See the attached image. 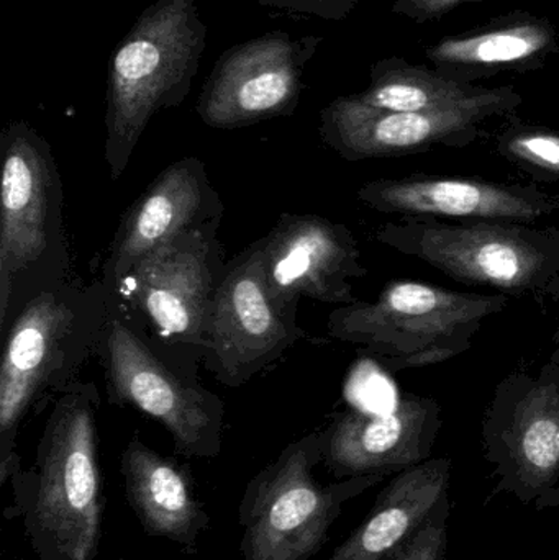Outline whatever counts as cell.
<instances>
[{
	"label": "cell",
	"mask_w": 559,
	"mask_h": 560,
	"mask_svg": "<svg viewBox=\"0 0 559 560\" xmlns=\"http://www.w3.org/2000/svg\"><path fill=\"white\" fill-rule=\"evenodd\" d=\"M496 153L538 183L559 184V130L511 115L494 135Z\"/></svg>",
	"instance_id": "7402d4cb"
},
{
	"label": "cell",
	"mask_w": 559,
	"mask_h": 560,
	"mask_svg": "<svg viewBox=\"0 0 559 560\" xmlns=\"http://www.w3.org/2000/svg\"><path fill=\"white\" fill-rule=\"evenodd\" d=\"M216 225L203 220L158 246L112 290L173 345L206 349L217 287Z\"/></svg>",
	"instance_id": "30bf717a"
},
{
	"label": "cell",
	"mask_w": 559,
	"mask_h": 560,
	"mask_svg": "<svg viewBox=\"0 0 559 560\" xmlns=\"http://www.w3.org/2000/svg\"><path fill=\"white\" fill-rule=\"evenodd\" d=\"M212 187L203 164L194 158L166 167L125 217L110 259L104 268V283L114 290L138 261L177 233L210 219L207 206Z\"/></svg>",
	"instance_id": "ac0fdd59"
},
{
	"label": "cell",
	"mask_w": 559,
	"mask_h": 560,
	"mask_svg": "<svg viewBox=\"0 0 559 560\" xmlns=\"http://www.w3.org/2000/svg\"><path fill=\"white\" fill-rule=\"evenodd\" d=\"M97 392H61L28 472L12 476L16 515L39 560H97L102 536V477L97 459Z\"/></svg>",
	"instance_id": "6da1fadb"
},
{
	"label": "cell",
	"mask_w": 559,
	"mask_h": 560,
	"mask_svg": "<svg viewBox=\"0 0 559 560\" xmlns=\"http://www.w3.org/2000/svg\"><path fill=\"white\" fill-rule=\"evenodd\" d=\"M545 299H550L551 302L558 303L559 305V275L557 278L551 280L550 285L547 287L544 293Z\"/></svg>",
	"instance_id": "484cf974"
},
{
	"label": "cell",
	"mask_w": 559,
	"mask_h": 560,
	"mask_svg": "<svg viewBox=\"0 0 559 560\" xmlns=\"http://www.w3.org/2000/svg\"><path fill=\"white\" fill-rule=\"evenodd\" d=\"M468 2H481V0H396L393 13L422 25V23L440 20L453 12L456 7Z\"/></svg>",
	"instance_id": "d4e9b609"
},
{
	"label": "cell",
	"mask_w": 559,
	"mask_h": 560,
	"mask_svg": "<svg viewBox=\"0 0 559 560\" xmlns=\"http://www.w3.org/2000/svg\"><path fill=\"white\" fill-rule=\"evenodd\" d=\"M322 38L266 33L217 59L197 102L203 124L220 130L291 115L304 91V69Z\"/></svg>",
	"instance_id": "8fae6325"
},
{
	"label": "cell",
	"mask_w": 559,
	"mask_h": 560,
	"mask_svg": "<svg viewBox=\"0 0 559 560\" xmlns=\"http://www.w3.org/2000/svg\"><path fill=\"white\" fill-rule=\"evenodd\" d=\"M383 245L446 278L505 295L544 296L559 275V230L534 223L406 217L377 232Z\"/></svg>",
	"instance_id": "52a82bcc"
},
{
	"label": "cell",
	"mask_w": 559,
	"mask_h": 560,
	"mask_svg": "<svg viewBox=\"0 0 559 560\" xmlns=\"http://www.w3.org/2000/svg\"><path fill=\"white\" fill-rule=\"evenodd\" d=\"M505 293H469L419 280L387 283L374 302L335 310L328 331L363 346L393 372L452 361L473 348L486 319L508 308Z\"/></svg>",
	"instance_id": "5b68a950"
},
{
	"label": "cell",
	"mask_w": 559,
	"mask_h": 560,
	"mask_svg": "<svg viewBox=\"0 0 559 560\" xmlns=\"http://www.w3.org/2000/svg\"><path fill=\"white\" fill-rule=\"evenodd\" d=\"M558 52V26L527 10H512L468 32L442 36L426 48L439 74L473 85L502 72L538 71Z\"/></svg>",
	"instance_id": "e0dca14e"
},
{
	"label": "cell",
	"mask_w": 559,
	"mask_h": 560,
	"mask_svg": "<svg viewBox=\"0 0 559 560\" xmlns=\"http://www.w3.org/2000/svg\"><path fill=\"white\" fill-rule=\"evenodd\" d=\"M266 283L276 302L294 312L301 296L358 302L354 280L366 276L353 233L318 215H286L261 242Z\"/></svg>",
	"instance_id": "5bb4252c"
},
{
	"label": "cell",
	"mask_w": 559,
	"mask_h": 560,
	"mask_svg": "<svg viewBox=\"0 0 559 560\" xmlns=\"http://www.w3.org/2000/svg\"><path fill=\"white\" fill-rule=\"evenodd\" d=\"M482 451L508 493L537 510L559 506V354L517 369L496 387L482 418Z\"/></svg>",
	"instance_id": "ba28073f"
},
{
	"label": "cell",
	"mask_w": 559,
	"mask_h": 560,
	"mask_svg": "<svg viewBox=\"0 0 559 560\" xmlns=\"http://www.w3.org/2000/svg\"><path fill=\"white\" fill-rule=\"evenodd\" d=\"M558 112H559V107H558Z\"/></svg>",
	"instance_id": "4316f807"
},
{
	"label": "cell",
	"mask_w": 559,
	"mask_h": 560,
	"mask_svg": "<svg viewBox=\"0 0 559 560\" xmlns=\"http://www.w3.org/2000/svg\"><path fill=\"white\" fill-rule=\"evenodd\" d=\"M102 349L117 404L131 405L160 421L180 456H219L225 420L219 397L180 381L114 310Z\"/></svg>",
	"instance_id": "9c48e42d"
},
{
	"label": "cell",
	"mask_w": 559,
	"mask_h": 560,
	"mask_svg": "<svg viewBox=\"0 0 559 560\" xmlns=\"http://www.w3.org/2000/svg\"><path fill=\"white\" fill-rule=\"evenodd\" d=\"M442 427L439 401L422 395L404 394L386 413L348 410L325 430L324 464L337 480L396 476L432 459Z\"/></svg>",
	"instance_id": "2e32d148"
},
{
	"label": "cell",
	"mask_w": 559,
	"mask_h": 560,
	"mask_svg": "<svg viewBox=\"0 0 559 560\" xmlns=\"http://www.w3.org/2000/svg\"><path fill=\"white\" fill-rule=\"evenodd\" d=\"M358 199L384 215L440 220L534 223L559 215V194L538 186L492 183L475 177L412 176L376 179L358 189Z\"/></svg>",
	"instance_id": "9a60e30c"
},
{
	"label": "cell",
	"mask_w": 559,
	"mask_h": 560,
	"mask_svg": "<svg viewBox=\"0 0 559 560\" xmlns=\"http://www.w3.org/2000/svg\"><path fill=\"white\" fill-rule=\"evenodd\" d=\"M453 460L432 457L396 474L373 509L327 560H391L449 495Z\"/></svg>",
	"instance_id": "ffe728a7"
},
{
	"label": "cell",
	"mask_w": 559,
	"mask_h": 560,
	"mask_svg": "<svg viewBox=\"0 0 559 560\" xmlns=\"http://www.w3.org/2000/svg\"><path fill=\"white\" fill-rule=\"evenodd\" d=\"M120 472L128 505L147 533L196 552L210 516L189 469L133 438L121 454Z\"/></svg>",
	"instance_id": "d6986e66"
},
{
	"label": "cell",
	"mask_w": 559,
	"mask_h": 560,
	"mask_svg": "<svg viewBox=\"0 0 559 560\" xmlns=\"http://www.w3.org/2000/svg\"><path fill=\"white\" fill-rule=\"evenodd\" d=\"M358 2L360 0H259V3L265 7L321 16L334 22L347 19Z\"/></svg>",
	"instance_id": "cb8c5ba5"
},
{
	"label": "cell",
	"mask_w": 559,
	"mask_h": 560,
	"mask_svg": "<svg viewBox=\"0 0 559 560\" xmlns=\"http://www.w3.org/2000/svg\"><path fill=\"white\" fill-rule=\"evenodd\" d=\"M302 335L295 313L269 292L261 242L222 276L207 326L206 351L219 381L230 387L258 374Z\"/></svg>",
	"instance_id": "7c38bea8"
},
{
	"label": "cell",
	"mask_w": 559,
	"mask_h": 560,
	"mask_svg": "<svg viewBox=\"0 0 559 560\" xmlns=\"http://www.w3.org/2000/svg\"><path fill=\"white\" fill-rule=\"evenodd\" d=\"M207 43L196 0H154L124 36L108 66L105 160L114 179L156 112L179 107Z\"/></svg>",
	"instance_id": "3957f363"
},
{
	"label": "cell",
	"mask_w": 559,
	"mask_h": 560,
	"mask_svg": "<svg viewBox=\"0 0 559 560\" xmlns=\"http://www.w3.org/2000/svg\"><path fill=\"white\" fill-rule=\"evenodd\" d=\"M450 516L452 502L450 495H446L429 522L391 560H446Z\"/></svg>",
	"instance_id": "603a6c76"
},
{
	"label": "cell",
	"mask_w": 559,
	"mask_h": 560,
	"mask_svg": "<svg viewBox=\"0 0 559 560\" xmlns=\"http://www.w3.org/2000/svg\"><path fill=\"white\" fill-rule=\"evenodd\" d=\"M112 295L102 282H62L26 303L10 326L0 365V486L20 469L16 434L33 405L69 387L110 322Z\"/></svg>",
	"instance_id": "7a4b0ae2"
},
{
	"label": "cell",
	"mask_w": 559,
	"mask_h": 560,
	"mask_svg": "<svg viewBox=\"0 0 559 560\" xmlns=\"http://www.w3.org/2000/svg\"><path fill=\"white\" fill-rule=\"evenodd\" d=\"M121 560V559H120Z\"/></svg>",
	"instance_id": "83f0119b"
},
{
	"label": "cell",
	"mask_w": 559,
	"mask_h": 560,
	"mask_svg": "<svg viewBox=\"0 0 559 560\" xmlns=\"http://www.w3.org/2000/svg\"><path fill=\"white\" fill-rule=\"evenodd\" d=\"M325 444V431L307 434L249 480L238 505L243 560L314 558L343 506L387 479L361 476L322 486L314 470L324 463Z\"/></svg>",
	"instance_id": "8992f818"
},
{
	"label": "cell",
	"mask_w": 559,
	"mask_h": 560,
	"mask_svg": "<svg viewBox=\"0 0 559 560\" xmlns=\"http://www.w3.org/2000/svg\"><path fill=\"white\" fill-rule=\"evenodd\" d=\"M363 104L393 112H445L489 104H524L512 85L481 88L443 78L435 69L399 56L371 66L370 85L354 94Z\"/></svg>",
	"instance_id": "44dd1931"
},
{
	"label": "cell",
	"mask_w": 559,
	"mask_h": 560,
	"mask_svg": "<svg viewBox=\"0 0 559 560\" xmlns=\"http://www.w3.org/2000/svg\"><path fill=\"white\" fill-rule=\"evenodd\" d=\"M521 104H489L445 112H393L363 104L357 95L335 98L321 112L325 143L347 161L463 150L485 137L482 125L508 118Z\"/></svg>",
	"instance_id": "4fadbf2b"
},
{
	"label": "cell",
	"mask_w": 559,
	"mask_h": 560,
	"mask_svg": "<svg viewBox=\"0 0 559 560\" xmlns=\"http://www.w3.org/2000/svg\"><path fill=\"white\" fill-rule=\"evenodd\" d=\"M0 189V329L10 313L66 282L62 186L51 147L26 121L3 128ZM13 316V318H15Z\"/></svg>",
	"instance_id": "277c9868"
}]
</instances>
